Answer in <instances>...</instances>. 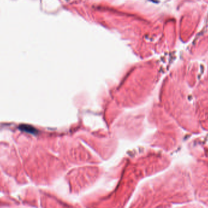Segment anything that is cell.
<instances>
[{
    "mask_svg": "<svg viewBox=\"0 0 208 208\" xmlns=\"http://www.w3.org/2000/svg\"><path fill=\"white\" fill-rule=\"evenodd\" d=\"M20 129L22 130L23 131H24V132H26L27 133H30V134H37V129L34 128L32 126L30 125H26V124H23V125L20 126L19 127Z\"/></svg>",
    "mask_w": 208,
    "mask_h": 208,
    "instance_id": "cell-1",
    "label": "cell"
}]
</instances>
